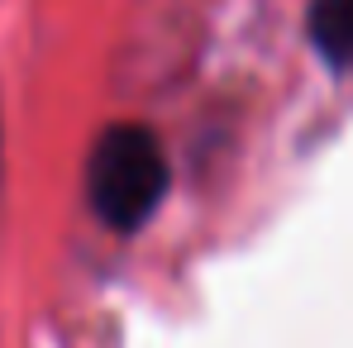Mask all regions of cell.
<instances>
[{"mask_svg":"<svg viewBox=\"0 0 353 348\" xmlns=\"http://www.w3.org/2000/svg\"><path fill=\"white\" fill-rule=\"evenodd\" d=\"M168 191L163 143L143 124H115L96 139L86 163V196L91 210L110 229H139Z\"/></svg>","mask_w":353,"mask_h":348,"instance_id":"obj_1","label":"cell"},{"mask_svg":"<svg viewBox=\"0 0 353 348\" xmlns=\"http://www.w3.org/2000/svg\"><path fill=\"white\" fill-rule=\"evenodd\" d=\"M310 43L330 62H353V0H315L310 5Z\"/></svg>","mask_w":353,"mask_h":348,"instance_id":"obj_2","label":"cell"}]
</instances>
